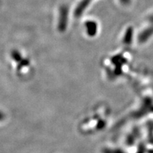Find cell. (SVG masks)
Masks as SVG:
<instances>
[{
    "mask_svg": "<svg viewBox=\"0 0 153 153\" xmlns=\"http://www.w3.org/2000/svg\"><path fill=\"white\" fill-rule=\"evenodd\" d=\"M120 1H122V2H123V3H125V4H126V3H128L129 1V0H120Z\"/></svg>",
    "mask_w": 153,
    "mask_h": 153,
    "instance_id": "cell-1",
    "label": "cell"
}]
</instances>
